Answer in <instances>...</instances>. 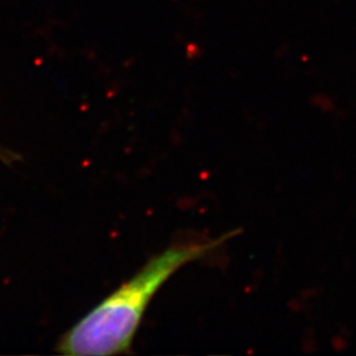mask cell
<instances>
[{
    "instance_id": "cell-1",
    "label": "cell",
    "mask_w": 356,
    "mask_h": 356,
    "mask_svg": "<svg viewBox=\"0 0 356 356\" xmlns=\"http://www.w3.org/2000/svg\"><path fill=\"white\" fill-rule=\"evenodd\" d=\"M231 236L222 239L178 242L153 256L144 267L99 305L66 331L57 351L63 355L127 354L153 297L176 272L204 259Z\"/></svg>"
}]
</instances>
